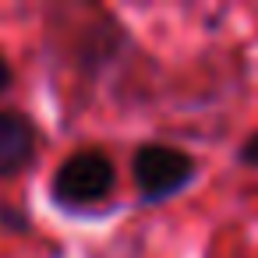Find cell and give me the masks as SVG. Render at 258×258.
I'll use <instances>...</instances> for the list:
<instances>
[{
  "label": "cell",
  "instance_id": "1",
  "mask_svg": "<svg viewBox=\"0 0 258 258\" xmlns=\"http://www.w3.org/2000/svg\"><path fill=\"white\" fill-rule=\"evenodd\" d=\"M131 177L138 187V198L149 205H163L187 191L198 180V159L177 145L166 142H145L131 156Z\"/></svg>",
  "mask_w": 258,
  "mask_h": 258
},
{
  "label": "cell",
  "instance_id": "2",
  "mask_svg": "<svg viewBox=\"0 0 258 258\" xmlns=\"http://www.w3.org/2000/svg\"><path fill=\"white\" fill-rule=\"evenodd\" d=\"M117 170L103 149H78L71 152L50 180V198L64 209H89L113 191Z\"/></svg>",
  "mask_w": 258,
  "mask_h": 258
},
{
  "label": "cell",
  "instance_id": "3",
  "mask_svg": "<svg viewBox=\"0 0 258 258\" xmlns=\"http://www.w3.org/2000/svg\"><path fill=\"white\" fill-rule=\"evenodd\" d=\"M39 156V127L22 110H0V177H18Z\"/></svg>",
  "mask_w": 258,
  "mask_h": 258
},
{
  "label": "cell",
  "instance_id": "4",
  "mask_svg": "<svg viewBox=\"0 0 258 258\" xmlns=\"http://www.w3.org/2000/svg\"><path fill=\"white\" fill-rule=\"evenodd\" d=\"M237 159H240L244 166H254V170H258V131H254V135H247V142L240 145Z\"/></svg>",
  "mask_w": 258,
  "mask_h": 258
},
{
  "label": "cell",
  "instance_id": "5",
  "mask_svg": "<svg viewBox=\"0 0 258 258\" xmlns=\"http://www.w3.org/2000/svg\"><path fill=\"white\" fill-rule=\"evenodd\" d=\"M11 89H15V71H11L8 57L0 53V96H4V92H11Z\"/></svg>",
  "mask_w": 258,
  "mask_h": 258
}]
</instances>
